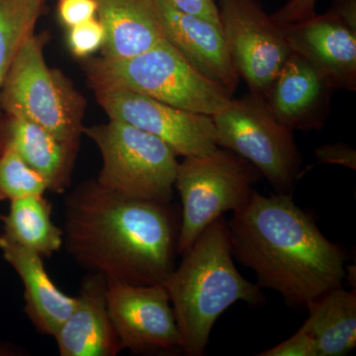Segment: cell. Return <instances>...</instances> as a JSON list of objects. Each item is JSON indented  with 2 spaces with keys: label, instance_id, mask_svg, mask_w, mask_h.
<instances>
[{
  "label": "cell",
  "instance_id": "6da1fadb",
  "mask_svg": "<svg viewBox=\"0 0 356 356\" xmlns=\"http://www.w3.org/2000/svg\"><path fill=\"white\" fill-rule=\"evenodd\" d=\"M62 229L72 259L107 280L163 284L175 270L179 226L170 203L123 197L89 179L65 197Z\"/></svg>",
  "mask_w": 356,
  "mask_h": 356
},
{
  "label": "cell",
  "instance_id": "7a4b0ae2",
  "mask_svg": "<svg viewBox=\"0 0 356 356\" xmlns=\"http://www.w3.org/2000/svg\"><path fill=\"white\" fill-rule=\"evenodd\" d=\"M228 224L232 254L257 274L259 284L306 307L341 287L346 254L293 201L290 192L264 196L254 191Z\"/></svg>",
  "mask_w": 356,
  "mask_h": 356
},
{
  "label": "cell",
  "instance_id": "3957f363",
  "mask_svg": "<svg viewBox=\"0 0 356 356\" xmlns=\"http://www.w3.org/2000/svg\"><path fill=\"white\" fill-rule=\"evenodd\" d=\"M170 296L181 348L188 356L205 353L218 318L236 302L264 303L259 286L243 278L234 264L224 216L207 227L163 283Z\"/></svg>",
  "mask_w": 356,
  "mask_h": 356
},
{
  "label": "cell",
  "instance_id": "277c9868",
  "mask_svg": "<svg viewBox=\"0 0 356 356\" xmlns=\"http://www.w3.org/2000/svg\"><path fill=\"white\" fill-rule=\"evenodd\" d=\"M83 69L92 89H123L209 116L222 111L233 97L194 69L166 39L128 58H84Z\"/></svg>",
  "mask_w": 356,
  "mask_h": 356
},
{
  "label": "cell",
  "instance_id": "5b68a950",
  "mask_svg": "<svg viewBox=\"0 0 356 356\" xmlns=\"http://www.w3.org/2000/svg\"><path fill=\"white\" fill-rule=\"evenodd\" d=\"M44 34L32 33L0 90V112L34 122L79 153L86 103L74 83L44 60Z\"/></svg>",
  "mask_w": 356,
  "mask_h": 356
},
{
  "label": "cell",
  "instance_id": "8992f818",
  "mask_svg": "<svg viewBox=\"0 0 356 356\" xmlns=\"http://www.w3.org/2000/svg\"><path fill=\"white\" fill-rule=\"evenodd\" d=\"M83 134L102 154L98 184L123 197L170 203L179 163L163 140L111 119L84 127Z\"/></svg>",
  "mask_w": 356,
  "mask_h": 356
},
{
  "label": "cell",
  "instance_id": "52a82bcc",
  "mask_svg": "<svg viewBox=\"0 0 356 356\" xmlns=\"http://www.w3.org/2000/svg\"><path fill=\"white\" fill-rule=\"evenodd\" d=\"M259 170L250 161L218 147L178 163L175 187L181 199L177 254L184 255L204 229L225 212L242 209L252 197Z\"/></svg>",
  "mask_w": 356,
  "mask_h": 356
},
{
  "label": "cell",
  "instance_id": "ba28073f",
  "mask_svg": "<svg viewBox=\"0 0 356 356\" xmlns=\"http://www.w3.org/2000/svg\"><path fill=\"white\" fill-rule=\"evenodd\" d=\"M212 118L218 147L247 159L278 192L291 191L301 170V154L293 131L275 118L266 98L250 91L232 97Z\"/></svg>",
  "mask_w": 356,
  "mask_h": 356
},
{
  "label": "cell",
  "instance_id": "9c48e42d",
  "mask_svg": "<svg viewBox=\"0 0 356 356\" xmlns=\"http://www.w3.org/2000/svg\"><path fill=\"white\" fill-rule=\"evenodd\" d=\"M222 34L238 76L266 98L290 55L282 26L257 0H218Z\"/></svg>",
  "mask_w": 356,
  "mask_h": 356
},
{
  "label": "cell",
  "instance_id": "30bf717a",
  "mask_svg": "<svg viewBox=\"0 0 356 356\" xmlns=\"http://www.w3.org/2000/svg\"><path fill=\"white\" fill-rule=\"evenodd\" d=\"M96 100L111 120L151 134L184 158L205 156L217 149L214 122L195 113L123 89H93Z\"/></svg>",
  "mask_w": 356,
  "mask_h": 356
},
{
  "label": "cell",
  "instance_id": "8fae6325",
  "mask_svg": "<svg viewBox=\"0 0 356 356\" xmlns=\"http://www.w3.org/2000/svg\"><path fill=\"white\" fill-rule=\"evenodd\" d=\"M107 307L123 350L135 355L182 350L181 337L165 285L107 280Z\"/></svg>",
  "mask_w": 356,
  "mask_h": 356
},
{
  "label": "cell",
  "instance_id": "7c38bea8",
  "mask_svg": "<svg viewBox=\"0 0 356 356\" xmlns=\"http://www.w3.org/2000/svg\"><path fill=\"white\" fill-rule=\"evenodd\" d=\"M292 53L322 74L332 90H356V32L331 14L282 26Z\"/></svg>",
  "mask_w": 356,
  "mask_h": 356
},
{
  "label": "cell",
  "instance_id": "4fadbf2b",
  "mask_svg": "<svg viewBox=\"0 0 356 356\" xmlns=\"http://www.w3.org/2000/svg\"><path fill=\"white\" fill-rule=\"evenodd\" d=\"M165 38L212 83L233 96L240 83L221 25L175 10L156 0Z\"/></svg>",
  "mask_w": 356,
  "mask_h": 356
},
{
  "label": "cell",
  "instance_id": "5bb4252c",
  "mask_svg": "<svg viewBox=\"0 0 356 356\" xmlns=\"http://www.w3.org/2000/svg\"><path fill=\"white\" fill-rule=\"evenodd\" d=\"M332 88L303 58L290 53L266 98L269 109L291 131H320L331 108Z\"/></svg>",
  "mask_w": 356,
  "mask_h": 356
},
{
  "label": "cell",
  "instance_id": "9a60e30c",
  "mask_svg": "<svg viewBox=\"0 0 356 356\" xmlns=\"http://www.w3.org/2000/svg\"><path fill=\"white\" fill-rule=\"evenodd\" d=\"M74 310L54 339L60 356H116L123 351L107 307V280L86 274Z\"/></svg>",
  "mask_w": 356,
  "mask_h": 356
},
{
  "label": "cell",
  "instance_id": "2e32d148",
  "mask_svg": "<svg viewBox=\"0 0 356 356\" xmlns=\"http://www.w3.org/2000/svg\"><path fill=\"white\" fill-rule=\"evenodd\" d=\"M0 252L22 281L24 312L33 327L55 337L76 304V297L60 291L44 268L43 257L0 234Z\"/></svg>",
  "mask_w": 356,
  "mask_h": 356
},
{
  "label": "cell",
  "instance_id": "e0dca14e",
  "mask_svg": "<svg viewBox=\"0 0 356 356\" xmlns=\"http://www.w3.org/2000/svg\"><path fill=\"white\" fill-rule=\"evenodd\" d=\"M15 152L44 178L48 191L64 194L70 186L76 152L34 122L0 112V151Z\"/></svg>",
  "mask_w": 356,
  "mask_h": 356
},
{
  "label": "cell",
  "instance_id": "ac0fdd59",
  "mask_svg": "<svg viewBox=\"0 0 356 356\" xmlns=\"http://www.w3.org/2000/svg\"><path fill=\"white\" fill-rule=\"evenodd\" d=\"M104 28L100 57L122 60L139 55L165 39L156 0H95Z\"/></svg>",
  "mask_w": 356,
  "mask_h": 356
},
{
  "label": "cell",
  "instance_id": "d6986e66",
  "mask_svg": "<svg viewBox=\"0 0 356 356\" xmlns=\"http://www.w3.org/2000/svg\"><path fill=\"white\" fill-rule=\"evenodd\" d=\"M307 327L318 356H343L356 346V291L341 287L325 293L306 306Z\"/></svg>",
  "mask_w": 356,
  "mask_h": 356
},
{
  "label": "cell",
  "instance_id": "ffe728a7",
  "mask_svg": "<svg viewBox=\"0 0 356 356\" xmlns=\"http://www.w3.org/2000/svg\"><path fill=\"white\" fill-rule=\"evenodd\" d=\"M51 203L44 195L10 201L9 212L0 215L3 234L43 259L53 257L64 245V232L51 220Z\"/></svg>",
  "mask_w": 356,
  "mask_h": 356
},
{
  "label": "cell",
  "instance_id": "44dd1931",
  "mask_svg": "<svg viewBox=\"0 0 356 356\" xmlns=\"http://www.w3.org/2000/svg\"><path fill=\"white\" fill-rule=\"evenodd\" d=\"M44 0H0V90L26 39L44 13Z\"/></svg>",
  "mask_w": 356,
  "mask_h": 356
},
{
  "label": "cell",
  "instance_id": "7402d4cb",
  "mask_svg": "<svg viewBox=\"0 0 356 356\" xmlns=\"http://www.w3.org/2000/svg\"><path fill=\"white\" fill-rule=\"evenodd\" d=\"M48 185L10 149L0 151V201H13L31 195H44Z\"/></svg>",
  "mask_w": 356,
  "mask_h": 356
},
{
  "label": "cell",
  "instance_id": "603a6c76",
  "mask_svg": "<svg viewBox=\"0 0 356 356\" xmlns=\"http://www.w3.org/2000/svg\"><path fill=\"white\" fill-rule=\"evenodd\" d=\"M105 41L104 28L97 17L70 28L67 46L77 58H88L102 49Z\"/></svg>",
  "mask_w": 356,
  "mask_h": 356
},
{
  "label": "cell",
  "instance_id": "cb8c5ba5",
  "mask_svg": "<svg viewBox=\"0 0 356 356\" xmlns=\"http://www.w3.org/2000/svg\"><path fill=\"white\" fill-rule=\"evenodd\" d=\"M259 356H318L315 341L305 325L286 341L262 351Z\"/></svg>",
  "mask_w": 356,
  "mask_h": 356
},
{
  "label": "cell",
  "instance_id": "d4e9b609",
  "mask_svg": "<svg viewBox=\"0 0 356 356\" xmlns=\"http://www.w3.org/2000/svg\"><path fill=\"white\" fill-rule=\"evenodd\" d=\"M58 20L67 29L96 17L95 0H58Z\"/></svg>",
  "mask_w": 356,
  "mask_h": 356
},
{
  "label": "cell",
  "instance_id": "484cf974",
  "mask_svg": "<svg viewBox=\"0 0 356 356\" xmlns=\"http://www.w3.org/2000/svg\"><path fill=\"white\" fill-rule=\"evenodd\" d=\"M318 165H337L356 170V152L350 145L344 143L327 144L315 149Z\"/></svg>",
  "mask_w": 356,
  "mask_h": 356
},
{
  "label": "cell",
  "instance_id": "4316f807",
  "mask_svg": "<svg viewBox=\"0 0 356 356\" xmlns=\"http://www.w3.org/2000/svg\"><path fill=\"white\" fill-rule=\"evenodd\" d=\"M317 3L318 0H288L271 16L281 26L294 24L314 17Z\"/></svg>",
  "mask_w": 356,
  "mask_h": 356
},
{
  "label": "cell",
  "instance_id": "83f0119b",
  "mask_svg": "<svg viewBox=\"0 0 356 356\" xmlns=\"http://www.w3.org/2000/svg\"><path fill=\"white\" fill-rule=\"evenodd\" d=\"M179 13L197 16L221 25L219 9L215 0H163Z\"/></svg>",
  "mask_w": 356,
  "mask_h": 356
},
{
  "label": "cell",
  "instance_id": "f1b7e54d",
  "mask_svg": "<svg viewBox=\"0 0 356 356\" xmlns=\"http://www.w3.org/2000/svg\"><path fill=\"white\" fill-rule=\"evenodd\" d=\"M327 13L356 32V0H332Z\"/></svg>",
  "mask_w": 356,
  "mask_h": 356
},
{
  "label": "cell",
  "instance_id": "f546056e",
  "mask_svg": "<svg viewBox=\"0 0 356 356\" xmlns=\"http://www.w3.org/2000/svg\"><path fill=\"white\" fill-rule=\"evenodd\" d=\"M25 355L26 351L20 346L0 339V356H21Z\"/></svg>",
  "mask_w": 356,
  "mask_h": 356
}]
</instances>
